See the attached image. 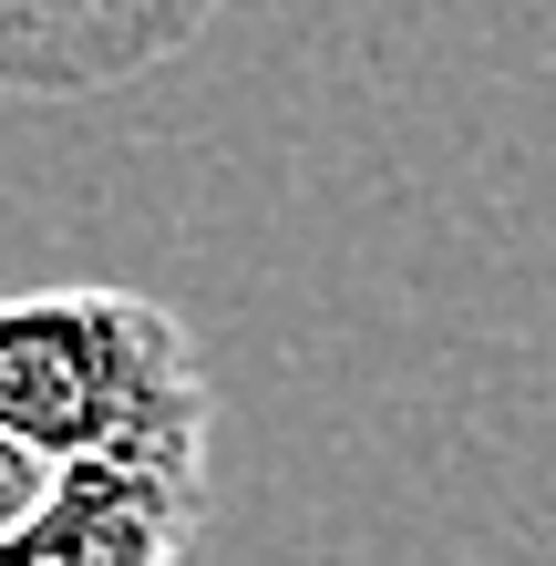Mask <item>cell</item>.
<instances>
[{
  "label": "cell",
  "instance_id": "obj_4",
  "mask_svg": "<svg viewBox=\"0 0 556 566\" xmlns=\"http://www.w3.org/2000/svg\"><path fill=\"white\" fill-rule=\"evenodd\" d=\"M31 484H42V463H31V453H11V443H0V525H11V515L31 505Z\"/></svg>",
  "mask_w": 556,
  "mask_h": 566
},
{
  "label": "cell",
  "instance_id": "obj_1",
  "mask_svg": "<svg viewBox=\"0 0 556 566\" xmlns=\"http://www.w3.org/2000/svg\"><path fill=\"white\" fill-rule=\"evenodd\" d=\"M0 443L52 463L217 443V391L186 319L145 289H21L0 298Z\"/></svg>",
  "mask_w": 556,
  "mask_h": 566
},
{
  "label": "cell",
  "instance_id": "obj_2",
  "mask_svg": "<svg viewBox=\"0 0 556 566\" xmlns=\"http://www.w3.org/2000/svg\"><path fill=\"white\" fill-rule=\"evenodd\" d=\"M196 525H207V463L186 453L52 463L31 505L0 525V566H186Z\"/></svg>",
  "mask_w": 556,
  "mask_h": 566
},
{
  "label": "cell",
  "instance_id": "obj_3",
  "mask_svg": "<svg viewBox=\"0 0 556 566\" xmlns=\"http://www.w3.org/2000/svg\"><path fill=\"white\" fill-rule=\"evenodd\" d=\"M227 0H0V93L11 104H83L176 62Z\"/></svg>",
  "mask_w": 556,
  "mask_h": 566
}]
</instances>
